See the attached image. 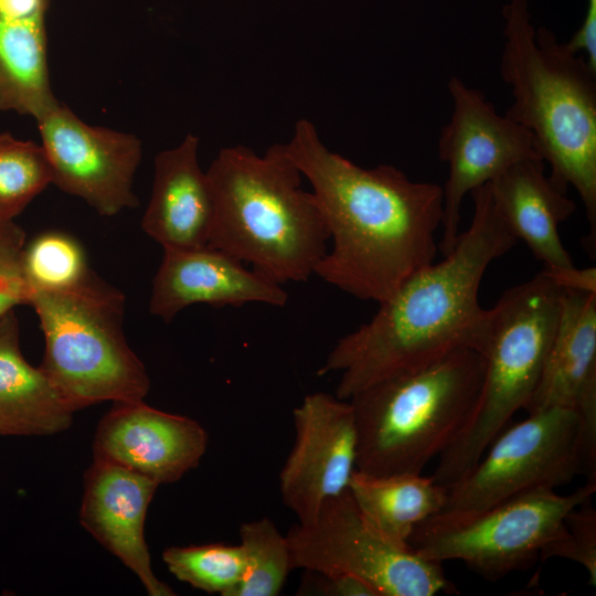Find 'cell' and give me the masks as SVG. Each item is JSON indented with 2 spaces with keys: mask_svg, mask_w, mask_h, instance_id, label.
I'll return each mask as SVG.
<instances>
[{
  "mask_svg": "<svg viewBox=\"0 0 596 596\" xmlns=\"http://www.w3.org/2000/svg\"><path fill=\"white\" fill-rule=\"evenodd\" d=\"M287 155L312 188L332 249L315 274L361 300L389 299L434 263L443 188L391 164L362 168L329 150L313 124L296 123Z\"/></svg>",
  "mask_w": 596,
  "mask_h": 596,
  "instance_id": "cell-1",
  "label": "cell"
},
{
  "mask_svg": "<svg viewBox=\"0 0 596 596\" xmlns=\"http://www.w3.org/2000/svg\"><path fill=\"white\" fill-rule=\"evenodd\" d=\"M473 216L444 259L411 276L372 319L342 337L318 375L339 372L336 396L349 400L387 376L416 370L457 349L482 355L490 309L479 302L488 266L518 242L498 213L489 183L470 192Z\"/></svg>",
  "mask_w": 596,
  "mask_h": 596,
  "instance_id": "cell-2",
  "label": "cell"
},
{
  "mask_svg": "<svg viewBox=\"0 0 596 596\" xmlns=\"http://www.w3.org/2000/svg\"><path fill=\"white\" fill-rule=\"evenodd\" d=\"M500 74L513 102L505 116L528 129L550 180L573 187L596 236V71L547 28L535 29L528 0L502 9Z\"/></svg>",
  "mask_w": 596,
  "mask_h": 596,
  "instance_id": "cell-3",
  "label": "cell"
},
{
  "mask_svg": "<svg viewBox=\"0 0 596 596\" xmlns=\"http://www.w3.org/2000/svg\"><path fill=\"white\" fill-rule=\"evenodd\" d=\"M206 174L214 199L207 245L280 285L315 274L330 236L285 143L263 156L245 146L223 148Z\"/></svg>",
  "mask_w": 596,
  "mask_h": 596,
  "instance_id": "cell-4",
  "label": "cell"
},
{
  "mask_svg": "<svg viewBox=\"0 0 596 596\" xmlns=\"http://www.w3.org/2000/svg\"><path fill=\"white\" fill-rule=\"evenodd\" d=\"M483 373L479 352L457 349L354 394L355 468L376 476L422 473L464 428Z\"/></svg>",
  "mask_w": 596,
  "mask_h": 596,
  "instance_id": "cell-5",
  "label": "cell"
},
{
  "mask_svg": "<svg viewBox=\"0 0 596 596\" xmlns=\"http://www.w3.org/2000/svg\"><path fill=\"white\" fill-rule=\"evenodd\" d=\"M562 294L543 269L490 308L480 393L464 428L438 457L430 475L437 483L448 488L464 478L513 415L525 409L557 329Z\"/></svg>",
  "mask_w": 596,
  "mask_h": 596,
  "instance_id": "cell-6",
  "label": "cell"
},
{
  "mask_svg": "<svg viewBox=\"0 0 596 596\" xmlns=\"http://www.w3.org/2000/svg\"><path fill=\"white\" fill-rule=\"evenodd\" d=\"M125 302L94 273L70 290L30 294L45 341L40 368L74 412L149 393L147 370L124 333Z\"/></svg>",
  "mask_w": 596,
  "mask_h": 596,
  "instance_id": "cell-7",
  "label": "cell"
},
{
  "mask_svg": "<svg viewBox=\"0 0 596 596\" xmlns=\"http://www.w3.org/2000/svg\"><path fill=\"white\" fill-rule=\"evenodd\" d=\"M595 491L596 482L586 481L568 494L536 489L480 511H440L415 528L408 544L425 560L461 561L496 582L539 560L565 517Z\"/></svg>",
  "mask_w": 596,
  "mask_h": 596,
  "instance_id": "cell-8",
  "label": "cell"
},
{
  "mask_svg": "<svg viewBox=\"0 0 596 596\" xmlns=\"http://www.w3.org/2000/svg\"><path fill=\"white\" fill-rule=\"evenodd\" d=\"M294 568L344 574L370 584L377 596H434L455 587L440 563L385 539L364 518L349 488L328 499L316 517L286 533Z\"/></svg>",
  "mask_w": 596,
  "mask_h": 596,
  "instance_id": "cell-9",
  "label": "cell"
},
{
  "mask_svg": "<svg viewBox=\"0 0 596 596\" xmlns=\"http://www.w3.org/2000/svg\"><path fill=\"white\" fill-rule=\"evenodd\" d=\"M576 409L549 407L505 426L479 461L447 488L441 511L475 512L521 493L566 485L582 473Z\"/></svg>",
  "mask_w": 596,
  "mask_h": 596,
  "instance_id": "cell-10",
  "label": "cell"
},
{
  "mask_svg": "<svg viewBox=\"0 0 596 596\" xmlns=\"http://www.w3.org/2000/svg\"><path fill=\"white\" fill-rule=\"evenodd\" d=\"M447 87L454 109L450 120L440 129L437 146L439 159L448 164L438 245L443 255L453 249L460 234L466 194L519 161L541 158L532 134L500 115L480 89L467 86L456 76L450 77Z\"/></svg>",
  "mask_w": 596,
  "mask_h": 596,
  "instance_id": "cell-11",
  "label": "cell"
},
{
  "mask_svg": "<svg viewBox=\"0 0 596 596\" xmlns=\"http://www.w3.org/2000/svg\"><path fill=\"white\" fill-rule=\"evenodd\" d=\"M36 123L53 184L104 216L138 205L132 182L141 142L136 136L91 126L60 102Z\"/></svg>",
  "mask_w": 596,
  "mask_h": 596,
  "instance_id": "cell-12",
  "label": "cell"
},
{
  "mask_svg": "<svg viewBox=\"0 0 596 596\" xmlns=\"http://www.w3.org/2000/svg\"><path fill=\"white\" fill-rule=\"evenodd\" d=\"M295 440L279 473L284 504L298 522L311 521L328 499L349 488L356 461L352 404L316 392L292 411Z\"/></svg>",
  "mask_w": 596,
  "mask_h": 596,
  "instance_id": "cell-13",
  "label": "cell"
},
{
  "mask_svg": "<svg viewBox=\"0 0 596 596\" xmlns=\"http://www.w3.org/2000/svg\"><path fill=\"white\" fill-rule=\"evenodd\" d=\"M207 443L206 430L195 419L157 409L143 400L117 402L98 423L93 455L160 486L198 467Z\"/></svg>",
  "mask_w": 596,
  "mask_h": 596,
  "instance_id": "cell-14",
  "label": "cell"
},
{
  "mask_svg": "<svg viewBox=\"0 0 596 596\" xmlns=\"http://www.w3.org/2000/svg\"><path fill=\"white\" fill-rule=\"evenodd\" d=\"M159 485L119 465L95 459L84 475L79 522L140 581L150 596L175 593L159 579L145 539V521Z\"/></svg>",
  "mask_w": 596,
  "mask_h": 596,
  "instance_id": "cell-15",
  "label": "cell"
},
{
  "mask_svg": "<svg viewBox=\"0 0 596 596\" xmlns=\"http://www.w3.org/2000/svg\"><path fill=\"white\" fill-rule=\"evenodd\" d=\"M288 294L281 285L249 270L234 256L210 245L163 251L153 278L150 312L170 322L195 304L241 307L265 304L283 307Z\"/></svg>",
  "mask_w": 596,
  "mask_h": 596,
  "instance_id": "cell-16",
  "label": "cell"
},
{
  "mask_svg": "<svg viewBox=\"0 0 596 596\" xmlns=\"http://www.w3.org/2000/svg\"><path fill=\"white\" fill-rule=\"evenodd\" d=\"M199 138L185 136L180 145L159 152L149 204L141 227L163 251L209 244L214 199L206 172L198 161Z\"/></svg>",
  "mask_w": 596,
  "mask_h": 596,
  "instance_id": "cell-17",
  "label": "cell"
},
{
  "mask_svg": "<svg viewBox=\"0 0 596 596\" xmlns=\"http://www.w3.org/2000/svg\"><path fill=\"white\" fill-rule=\"evenodd\" d=\"M498 213L546 269L574 265L558 226L576 210L575 202L545 174L541 158L519 161L489 182Z\"/></svg>",
  "mask_w": 596,
  "mask_h": 596,
  "instance_id": "cell-18",
  "label": "cell"
},
{
  "mask_svg": "<svg viewBox=\"0 0 596 596\" xmlns=\"http://www.w3.org/2000/svg\"><path fill=\"white\" fill-rule=\"evenodd\" d=\"M596 398V292L563 289L557 329L528 413Z\"/></svg>",
  "mask_w": 596,
  "mask_h": 596,
  "instance_id": "cell-19",
  "label": "cell"
},
{
  "mask_svg": "<svg viewBox=\"0 0 596 596\" xmlns=\"http://www.w3.org/2000/svg\"><path fill=\"white\" fill-rule=\"evenodd\" d=\"M74 411L20 348L14 310L0 317V436H47L70 428Z\"/></svg>",
  "mask_w": 596,
  "mask_h": 596,
  "instance_id": "cell-20",
  "label": "cell"
},
{
  "mask_svg": "<svg viewBox=\"0 0 596 596\" xmlns=\"http://www.w3.org/2000/svg\"><path fill=\"white\" fill-rule=\"evenodd\" d=\"M349 491L374 529L404 547L415 528L440 512L447 500V488L423 473L376 476L355 469Z\"/></svg>",
  "mask_w": 596,
  "mask_h": 596,
  "instance_id": "cell-21",
  "label": "cell"
},
{
  "mask_svg": "<svg viewBox=\"0 0 596 596\" xmlns=\"http://www.w3.org/2000/svg\"><path fill=\"white\" fill-rule=\"evenodd\" d=\"M57 103L50 83L45 13H0V111L36 120Z\"/></svg>",
  "mask_w": 596,
  "mask_h": 596,
  "instance_id": "cell-22",
  "label": "cell"
},
{
  "mask_svg": "<svg viewBox=\"0 0 596 596\" xmlns=\"http://www.w3.org/2000/svg\"><path fill=\"white\" fill-rule=\"evenodd\" d=\"M238 532L245 571L232 596L279 595L294 570L286 535L267 517L242 523Z\"/></svg>",
  "mask_w": 596,
  "mask_h": 596,
  "instance_id": "cell-23",
  "label": "cell"
},
{
  "mask_svg": "<svg viewBox=\"0 0 596 596\" xmlns=\"http://www.w3.org/2000/svg\"><path fill=\"white\" fill-rule=\"evenodd\" d=\"M162 561L180 582L221 596L233 595L245 571L240 544L169 546L162 552Z\"/></svg>",
  "mask_w": 596,
  "mask_h": 596,
  "instance_id": "cell-24",
  "label": "cell"
},
{
  "mask_svg": "<svg viewBox=\"0 0 596 596\" xmlns=\"http://www.w3.org/2000/svg\"><path fill=\"white\" fill-rule=\"evenodd\" d=\"M22 268L31 291L70 290L92 275L81 244L61 232L42 233L24 245Z\"/></svg>",
  "mask_w": 596,
  "mask_h": 596,
  "instance_id": "cell-25",
  "label": "cell"
},
{
  "mask_svg": "<svg viewBox=\"0 0 596 596\" xmlns=\"http://www.w3.org/2000/svg\"><path fill=\"white\" fill-rule=\"evenodd\" d=\"M52 183L41 145L9 136L0 145V222H11Z\"/></svg>",
  "mask_w": 596,
  "mask_h": 596,
  "instance_id": "cell-26",
  "label": "cell"
},
{
  "mask_svg": "<svg viewBox=\"0 0 596 596\" xmlns=\"http://www.w3.org/2000/svg\"><path fill=\"white\" fill-rule=\"evenodd\" d=\"M560 557L582 565L596 585V510L592 499L573 509L560 533L541 552L539 560Z\"/></svg>",
  "mask_w": 596,
  "mask_h": 596,
  "instance_id": "cell-27",
  "label": "cell"
},
{
  "mask_svg": "<svg viewBox=\"0 0 596 596\" xmlns=\"http://www.w3.org/2000/svg\"><path fill=\"white\" fill-rule=\"evenodd\" d=\"M25 233L12 222L0 232V317L19 305H29L30 287L22 268Z\"/></svg>",
  "mask_w": 596,
  "mask_h": 596,
  "instance_id": "cell-28",
  "label": "cell"
},
{
  "mask_svg": "<svg viewBox=\"0 0 596 596\" xmlns=\"http://www.w3.org/2000/svg\"><path fill=\"white\" fill-rule=\"evenodd\" d=\"M299 595H324V596H377L375 589L363 579L344 574H321L306 571Z\"/></svg>",
  "mask_w": 596,
  "mask_h": 596,
  "instance_id": "cell-29",
  "label": "cell"
},
{
  "mask_svg": "<svg viewBox=\"0 0 596 596\" xmlns=\"http://www.w3.org/2000/svg\"><path fill=\"white\" fill-rule=\"evenodd\" d=\"M565 45L574 53L584 52L588 65L596 71V0H587L583 23Z\"/></svg>",
  "mask_w": 596,
  "mask_h": 596,
  "instance_id": "cell-30",
  "label": "cell"
},
{
  "mask_svg": "<svg viewBox=\"0 0 596 596\" xmlns=\"http://www.w3.org/2000/svg\"><path fill=\"white\" fill-rule=\"evenodd\" d=\"M544 270L562 289L581 292H596L595 267L577 268L575 265H573L565 268H544Z\"/></svg>",
  "mask_w": 596,
  "mask_h": 596,
  "instance_id": "cell-31",
  "label": "cell"
},
{
  "mask_svg": "<svg viewBox=\"0 0 596 596\" xmlns=\"http://www.w3.org/2000/svg\"><path fill=\"white\" fill-rule=\"evenodd\" d=\"M49 0H0V13L11 18H25L46 13Z\"/></svg>",
  "mask_w": 596,
  "mask_h": 596,
  "instance_id": "cell-32",
  "label": "cell"
},
{
  "mask_svg": "<svg viewBox=\"0 0 596 596\" xmlns=\"http://www.w3.org/2000/svg\"><path fill=\"white\" fill-rule=\"evenodd\" d=\"M13 221L11 222H0V232H2L9 224H11Z\"/></svg>",
  "mask_w": 596,
  "mask_h": 596,
  "instance_id": "cell-33",
  "label": "cell"
},
{
  "mask_svg": "<svg viewBox=\"0 0 596 596\" xmlns=\"http://www.w3.org/2000/svg\"><path fill=\"white\" fill-rule=\"evenodd\" d=\"M10 136V134L2 132L0 134V145Z\"/></svg>",
  "mask_w": 596,
  "mask_h": 596,
  "instance_id": "cell-34",
  "label": "cell"
}]
</instances>
